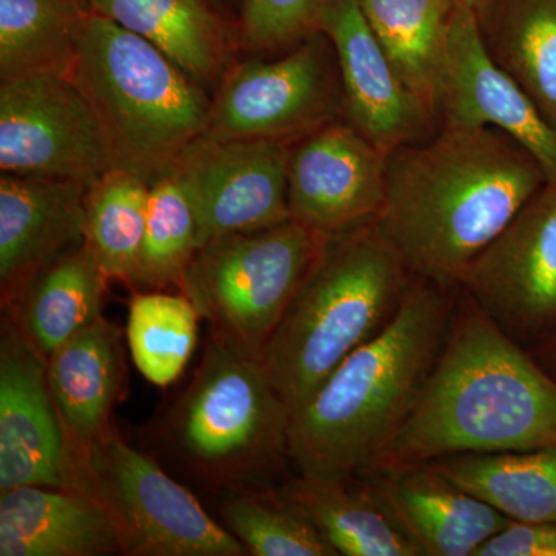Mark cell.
Listing matches in <instances>:
<instances>
[{
	"label": "cell",
	"mask_w": 556,
	"mask_h": 556,
	"mask_svg": "<svg viewBox=\"0 0 556 556\" xmlns=\"http://www.w3.org/2000/svg\"><path fill=\"white\" fill-rule=\"evenodd\" d=\"M109 278L87 244H80L33 278L9 306L11 318L47 361L102 317Z\"/></svg>",
	"instance_id": "7402d4cb"
},
{
	"label": "cell",
	"mask_w": 556,
	"mask_h": 556,
	"mask_svg": "<svg viewBox=\"0 0 556 556\" xmlns=\"http://www.w3.org/2000/svg\"><path fill=\"white\" fill-rule=\"evenodd\" d=\"M552 445L556 380L459 288L430 378L375 467Z\"/></svg>",
	"instance_id": "7a4b0ae2"
},
{
	"label": "cell",
	"mask_w": 556,
	"mask_h": 556,
	"mask_svg": "<svg viewBox=\"0 0 556 556\" xmlns=\"http://www.w3.org/2000/svg\"><path fill=\"white\" fill-rule=\"evenodd\" d=\"M477 16L486 54L556 127V0H486Z\"/></svg>",
	"instance_id": "cb8c5ba5"
},
{
	"label": "cell",
	"mask_w": 556,
	"mask_h": 556,
	"mask_svg": "<svg viewBox=\"0 0 556 556\" xmlns=\"http://www.w3.org/2000/svg\"><path fill=\"white\" fill-rule=\"evenodd\" d=\"M108 139L78 87L60 75L0 80V169L90 186L113 169Z\"/></svg>",
	"instance_id": "30bf717a"
},
{
	"label": "cell",
	"mask_w": 556,
	"mask_h": 556,
	"mask_svg": "<svg viewBox=\"0 0 556 556\" xmlns=\"http://www.w3.org/2000/svg\"><path fill=\"white\" fill-rule=\"evenodd\" d=\"M291 408L262 361L212 334L172 417V438L204 477L241 482L288 457Z\"/></svg>",
	"instance_id": "8992f818"
},
{
	"label": "cell",
	"mask_w": 556,
	"mask_h": 556,
	"mask_svg": "<svg viewBox=\"0 0 556 556\" xmlns=\"http://www.w3.org/2000/svg\"><path fill=\"white\" fill-rule=\"evenodd\" d=\"M84 10L108 17L163 51L203 86L228 70L229 30L207 0H79Z\"/></svg>",
	"instance_id": "44dd1931"
},
{
	"label": "cell",
	"mask_w": 556,
	"mask_h": 556,
	"mask_svg": "<svg viewBox=\"0 0 556 556\" xmlns=\"http://www.w3.org/2000/svg\"><path fill=\"white\" fill-rule=\"evenodd\" d=\"M463 2L466 0H358L399 75L438 115L447 75L450 25Z\"/></svg>",
	"instance_id": "603a6c76"
},
{
	"label": "cell",
	"mask_w": 556,
	"mask_h": 556,
	"mask_svg": "<svg viewBox=\"0 0 556 556\" xmlns=\"http://www.w3.org/2000/svg\"><path fill=\"white\" fill-rule=\"evenodd\" d=\"M320 31L338 56L343 119L386 152L438 134L441 118L399 75L358 0H332Z\"/></svg>",
	"instance_id": "9a60e30c"
},
{
	"label": "cell",
	"mask_w": 556,
	"mask_h": 556,
	"mask_svg": "<svg viewBox=\"0 0 556 556\" xmlns=\"http://www.w3.org/2000/svg\"><path fill=\"white\" fill-rule=\"evenodd\" d=\"M46 375L70 441L86 447L112 426L124 390L123 332L101 317L47 358Z\"/></svg>",
	"instance_id": "ffe728a7"
},
{
	"label": "cell",
	"mask_w": 556,
	"mask_h": 556,
	"mask_svg": "<svg viewBox=\"0 0 556 556\" xmlns=\"http://www.w3.org/2000/svg\"><path fill=\"white\" fill-rule=\"evenodd\" d=\"M84 16L79 0H0V80L67 76Z\"/></svg>",
	"instance_id": "4316f807"
},
{
	"label": "cell",
	"mask_w": 556,
	"mask_h": 556,
	"mask_svg": "<svg viewBox=\"0 0 556 556\" xmlns=\"http://www.w3.org/2000/svg\"><path fill=\"white\" fill-rule=\"evenodd\" d=\"M343 118L338 56L324 31L276 61H247L226 70L212 98L203 138L295 142Z\"/></svg>",
	"instance_id": "9c48e42d"
},
{
	"label": "cell",
	"mask_w": 556,
	"mask_h": 556,
	"mask_svg": "<svg viewBox=\"0 0 556 556\" xmlns=\"http://www.w3.org/2000/svg\"><path fill=\"white\" fill-rule=\"evenodd\" d=\"M442 126L492 127L517 141L538 161L556 189V127L521 87L486 54L477 11L457 7L447 42Z\"/></svg>",
	"instance_id": "2e32d148"
},
{
	"label": "cell",
	"mask_w": 556,
	"mask_h": 556,
	"mask_svg": "<svg viewBox=\"0 0 556 556\" xmlns=\"http://www.w3.org/2000/svg\"><path fill=\"white\" fill-rule=\"evenodd\" d=\"M67 78L93 110L113 166L150 186L206 134L212 98L203 84L108 17L86 11Z\"/></svg>",
	"instance_id": "5b68a950"
},
{
	"label": "cell",
	"mask_w": 556,
	"mask_h": 556,
	"mask_svg": "<svg viewBox=\"0 0 556 556\" xmlns=\"http://www.w3.org/2000/svg\"><path fill=\"white\" fill-rule=\"evenodd\" d=\"M475 556H556V522L510 519Z\"/></svg>",
	"instance_id": "d6a6232c"
},
{
	"label": "cell",
	"mask_w": 556,
	"mask_h": 556,
	"mask_svg": "<svg viewBox=\"0 0 556 556\" xmlns=\"http://www.w3.org/2000/svg\"><path fill=\"white\" fill-rule=\"evenodd\" d=\"M207 2L211 3V5L214 7V9L222 11L229 9V7L237 5V3H239L240 9L241 0H207Z\"/></svg>",
	"instance_id": "e575fe53"
},
{
	"label": "cell",
	"mask_w": 556,
	"mask_h": 556,
	"mask_svg": "<svg viewBox=\"0 0 556 556\" xmlns=\"http://www.w3.org/2000/svg\"><path fill=\"white\" fill-rule=\"evenodd\" d=\"M89 186L72 179L0 178V283L10 306L62 255L84 244Z\"/></svg>",
	"instance_id": "ac0fdd59"
},
{
	"label": "cell",
	"mask_w": 556,
	"mask_h": 556,
	"mask_svg": "<svg viewBox=\"0 0 556 556\" xmlns=\"http://www.w3.org/2000/svg\"><path fill=\"white\" fill-rule=\"evenodd\" d=\"M24 485L78 490V460L46 361L9 316L0 342V492Z\"/></svg>",
	"instance_id": "5bb4252c"
},
{
	"label": "cell",
	"mask_w": 556,
	"mask_h": 556,
	"mask_svg": "<svg viewBox=\"0 0 556 556\" xmlns=\"http://www.w3.org/2000/svg\"><path fill=\"white\" fill-rule=\"evenodd\" d=\"M547 178L517 141L492 127L442 126L387 156L378 218L413 276L460 288L479 255Z\"/></svg>",
	"instance_id": "6da1fadb"
},
{
	"label": "cell",
	"mask_w": 556,
	"mask_h": 556,
	"mask_svg": "<svg viewBox=\"0 0 556 556\" xmlns=\"http://www.w3.org/2000/svg\"><path fill=\"white\" fill-rule=\"evenodd\" d=\"M76 450L78 490L89 493L118 527L124 555L247 556L248 548L219 526L186 486L115 427Z\"/></svg>",
	"instance_id": "ba28073f"
},
{
	"label": "cell",
	"mask_w": 556,
	"mask_h": 556,
	"mask_svg": "<svg viewBox=\"0 0 556 556\" xmlns=\"http://www.w3.org/2000/svg\"><path fill=\"white\" fill-rule=\"evenodd\" d=\"M468 5L471 7V9H475V11H478L482 9V7L485 5L486 0H466Z\"/></svg>",
	"instance_id": "d590c367"
},
{
	"label": "cell",
	"mask_w": 556,
	"mask_h": 556,
	"mask_svg": "<svg viewBox=\"0 0 556 556\" xmlns=\"http://www.w3.org/2000/svg\"><path fill=\"white\" fill-rule=\"evenodd\" d=\"M457 295L416 277L393 320L291 413L288 459L299 475L348 481L376 466L419 401Z\"/></svg>",
	"instance_id": "3957f363"
},
{
	"label": "cell",
	"mask_w": 556,
	"mask_h": 556,
	"mask_svg": "<svg viewBox=\"0 0 556 556\" xmlns=\"http://www.w3.org/2000/svg\"><path fill=\"white\" fill-rule=\"evenodd\" d=\"M223 521L254 556H338L309 519L277 492L233 490L223 497Z\"/></svg>",
	"instance_id": "4dcf8cb0"
},
{
	"label": "cell",
	"mask_w": 556,
	"mask_h": 556,
	"mask_svg": "<svg viewBox=\"0 0 556 556\" xmlns=\"http://www.w3.org/2000/svg\"><path fill=\"white\" fill-rule=\"evenodd\" d=\"M460 289L532 353L556 332V189L538 192L467 270Z\"/></svg>",
	"instance_id": "8fae6325"
},
{
	"label": "cell",
	"mask_w": 556,
	"mask_h": 556,
	"mask_svg": "<svg viewBox=\"0 0 556 556\" xmlns=\"http://www.w3.org/2000/svg\"><path fill=\"white\" fill-rule=\"evenodd\" d=\"M428 464L508 519L556 522V445Z\"/></svg>",
	"instance_id": "484cf974"
},
{
	"label": "cell",
	"mask_w": 556,
	"mask_h": 556,
	"mask_svg": "<svg viewBox=\"0 0 556 556\" xmlns=\"http://www.w3.org/2000/svg\"><path fill=\"white\" fill-rule=\"evenodd\" d=\"M124 554L118 527L80 490L24 485L0 495V556Z\"/></svg>",
	"instance_id": "d6986e66"
},
{
	"label": "cell",
	"mask_w": 556,
	"mask_h": 556,
	"mask_svg": "<svg viewBox=\"0 0 556 556\" xmlns=\"http://www.w3.org/2000/svg\"><path fill=\"white\" fill-rule=\"evenodd\" d=\"M387 156L386 150L343 118L292 142L291 218L325 236L376 222L386 201Z\"/></svg>",
	"instance_id": "4fadbf2b"
},
{
	"label": "cell",
	"mask_w": 556,
	"mask_h": 556,
	"mask_svg": "<svg viewBox=\"0 0 556 556\" xmlns=\"http://www.w3.org/2000/svg\"><path fill=\"white\" fill-rule=\"evenodd\" d=\"M199 249L195 208L181 179L170 172L150 186L144 243L131 285H178Z\"/></svg>",
	"instance_id": "f546056e"
},
{
	"label": "cell",
	"mask_w": 556,
	"mask_h": 556,
	"mask_svg": "<svg viewBox=\"0 0 556 556\" xmlns=\"http://www.w3.org/2000/svg\"><path fill=\"white\" fill-rule=\"evenodd\" d=\"M291 142L200 138L172 170L188 190L200 248L230 233L291 219L288 166Z\"/></svg>",
	"instance_id": "7c38bea8"
},
{
	"label": "cell",
	"mask_w": 556,
	"mask_h": 556,
	"mask_svg": "<svg viewBox=\"0 0 556 556\" xmlns=\"http://www.w3.org/2000/svg\"><path fill=\"white\" fill-rule=\"evenodd\" d=\"M328 236L291 218L208 241L178 287L212 334L262 357Z\"/></svg>",
	"instance_id": "52a82bcc"
},
{
	"label": "cell",
	"mask_w": 556,
	"mask_h": 556,
	"mask_svg": "<svg viewBox=\"0 0 556 556\" xmlns=\"http://www.w3.org/2000/svg\"><path fill=\"white\" fill-rule=\"evenodd\" d=\"M278 490L338 556H419L356 478L336 481L299 475Z\"/></svg>",
	"instance_id": "d4e9b609"
},
{
	"label": "cell",
	"mask_w": 556,
	"mask_h": 556,
	"mask_svg": "<svg viewBox=\"0 0 556 556\" xmlns=\"http://www.w3.org/2000/svg\"><path fill=\"white\" fill-rule=\"evenodd\" d=\"M199 311L185 294L139 292L130 302L127 343L138 371L156 387L182 375L199 340Z\"/></svg>",
	"instance_id": "f1b7e54d"
},
{
	"label": "cell",
	"mask_w": 556,
	"mask_h": 556,
	"mask_svg": "<svg viewBox=\"0 0 556 556\" xmlns=\"http://www.w3.org/2000/svg\"><path fill=\"white\" fill-rule=\"evenodd\" d=\"M415 278L378 219L327 237L260 357L291 413L393 320Z\"/></svg>",
	"instance_id": "277c9868"
},
{
	"label": "cell",
	"mask_w": 556,
	"mask_h": 556,
	"mask_svg": "<svg viewBox=\"0 0 556 556\" xmlns=\"http://www.w3.org/2000/svg\"><path fill=\"white\" fill-rule=\"evenodd\" d=\"M150 185L113 167L86 193L84 243L109 280L134 283L148 222Z\"/></svg>",
	"instance_id": "83f0119b"
},
{
	"label": "cell",
	"mask_w": 556,
	"mask_h": 556,
	"mask_svg": "<svg viewBox=\"0 0 556 556\" xmlns=\"http://www.w3.org/2000/svg\"><path fill=\"white\" fill-rule=\"evenodd\" d=\"M356 479L419 556H475L510 521L428 463L375 467Z\"/></svg>",
	"instance_id": "e0dca14e"
},
{
	"label": "cell",
	"mask_w": 556,
	"mask_h": 556,
	"mask_svg": "<svg viewBox=\"0 0 556 556\" xmlns=\"http://www.w3.org/2000/svg\"><path fill=\"white\" fill-rule=\"evenodd\" d=\"M332 0H241L237 31L249 50L292 49L320 31Z\"/></svg>",
	"instance_id": "1f68e13d"
},
{
	"label": "cell",
	"mask_w": 556,
	"mask_h": 556,
	"mask_svg": "<svg viewBox=\"0 0 556 556\" xmlns=\"http://www.w3.org/2000/svg\"><path fill=\"white\" fill-rule=\"evenodd\" d=\"M533 357L548 375L556 380V332L551 339H547L543 345L532 351Z\"/></svg>",
	"instance_id": "836d02e7"
}]
</instances>
